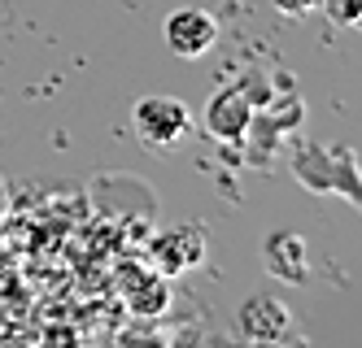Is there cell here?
<instances>
[{"label": "cell", "instance_id": "obj_1", "mask_svg": "<svg viewBox=\"0 0 362 348\" xmlns=\"http://www.w3.org/2000/svg\"><path fill=\"white\" fill-rule=\"evenodd\" d=\"M132 122H136L140 144L158 152L179 148L192 136V109L179 96H140L132 109Z\"/></svg>", "mask_w": 362, "mask_h": 348}, {"label": "cell", "instance_id": "obj_2", "mask_svg": "<svg viewBox=\"0 0 362 348\" xmlns=\"http://www.w3.org/2000/svg\"><path fill=\"white\" fill-rule=\"evenodd\" d=\"M162 35H166V48L175 52V57H184V61H197L205 57L214 44H218V22L214 13H205V9H175L162 26Z\"/></svg>", "mask_w": 362, "mask_h": 348}, {"label": "cell", "instance_id": "obj_3", "mask_svg": "<svg viewBox=\"0 0 362 348\" xmlns=\"http://www.w3.org/2000/svg\"><path fill=\"white\" fill-rule=\"evenodd\" d=\"M249 118H253V104L240 96V88H227L205 104V126H210L214 140H240Z\"/></svg>", "mask_w": 362, "mask_h": 348}, {"label": "cell", "instance_id": "obj_4", "mask_svg": "<svg viewBox=\"0 0 362 348\" xmlns=\"http://www.w3.org/2000/svg\"><path fill=\"white\" fill-rule=\"evenodd\" d=\"M319 5H327V13L341 22V26H354L358 22V0H319Z\"/></svg>", "mask_w": 362, "mask_h": 348}, {"label": "cell", "instance_id": "obj_5", "mask_svg": "<svg viewBox=\"0 0 362 348\" xmlns=\"http://www.w3.org/2000/svg\"><path fill=\"white\" fill-rule=\"evenodd\" d=\"M271 5L279 13H293V18H305V13H315L319 9V0H271Z\"/></svg>", "mask_w": 362, "mask_h": 348}, {"label": "cell", "instance_id": "obj_6", "mask_svg": "<svg viewBox=\"0 0 362 348\" xmlns=\"http://www.w3.org/2000/svg\"><path fill=\"white\" fill-rule=\"evenodd\" d=\"M5 205H9V187H5V179H0V218H5Z\"/></svg>", "mask_w": 362, "mask_h": 348}]
</instances>
